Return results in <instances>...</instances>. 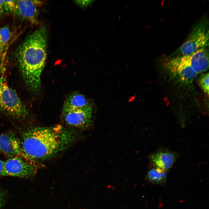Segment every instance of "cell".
<instances>
[{"label": "cell", "mask_w": 209, "mask_h": 209, "mask_svg": "<svg viewBox=\"0 0 209 209\" xmlns=\"http://www.w3.org/2000/svg\"><path fill=\"white\" fill-rule=\"evenodd\" d=\"M47 32L42 26L29 35L17 49L15 57L28 88L37 93L41 87V75L47 56Z\"/></svg>", "instance_id": "obj_1"}, {"label": "cell", "mask_w": 209, "mask_h": 209, "mask_svg": "<svg viewBox=\"0 0 209 209\" xmlns=\"http://www.w3.org/2000/svg\"><path fill=\"white\" fill-rule=\"evenodd\" d=\"M59 135L49 128L32 127L22 133L23 150L30 161H35L48 157L60 146Z\"/></svg>", "instance_id": "obj_2"}, {"label": "cell", "mask_w": 209, "mask_h": 209, "mask_svg": "<svg viewBox=\"0 0 209 209\" xmlns=\"http://www.w3.org/2000/svg\"><path fill=\"white\" fill-rule=\"evenodd\" d=\"M0 111L15 119L24 120L29 115L25 105L8 85L0 73Z\"/></svg>", "instance_id": "obj_3"}, {"label": "cell", "mask_w": 209, "mask_h": 209, "mask_svg": "<svg viewBox=\"0 0 209 209\" xmlns=\"http://www.w3.org/2000/svg\"><path fill=\"white\" fill-rule=\"evenodd\" d=\"M209 24L207 19H202L193 28L185 42L178 49V55H190L206 47L209 41Z\"/></svg>", "instance_id": "obj_4"}, {"label": "cell", "mask_w": 209, "mask_h": 209, "mask_svg": "<svg viewBox=\"0 0 209 209\" xmlns=\"http://www.w3.org/2000/svg\"><path fill=\"white\" fill-rule=\"evenodd\" d=\"M163 65L170 73L186 83H192L197 74L191 66L187 55L168 58Z\"/></svg>", "instance_id": "obj_5"}, {"label": "cell", "mask_w": 209, "mask_h": 209, "mask_svg": "<svg viewBox=\"0 0 209 209\" xmlns=\"http://www.w3.org/2000/svg\"><path fill=\"white\" fill-rule=\"evenodd\" d=\"M36 170L33 163L24 160L22 158L15 156L5 161L3 176L29 178L35 175Z\"/></svg>", "instance_id": "obj_6"}, {"label": "cell", "mask_w": 209, "mask_h": 209, "mask_svg": "<svg viewBox=\"0 0 209 209\" xmlns=\"http://www.w3.org/2000/svg\"><path fill=\"white\" fill-rule=\"evenodd\" d=\"M93 109L91 105L74 109L63 110L62 116L67 125L74 127L84 129L90 125Z\"/></svg>", "instance_id": "obj_7"}, {"label": "cell", "mask_w": 209, "mask_h": 209, "mask_svg": "<svg viewBox=\"0 0 209 209\" xmlns=\"http://www.w3.org/2000/svg\"><path fill=\"white\" fill-rule=\"evenodd\" d=\"M0 146L1 151L7 156L19 157L29 161L23 152L19 140L12 133L7 132L0 135Z\"/></svg>", "instance_id": "obj_8"}, {"label": "cell", "mask_w": 209, "mask_h": 209, "mask_svg": "<svg viewBox=\"0 0 209 209\" xmlns=\"http://www.w3.org/2000/svg\"><path fill=\"white\" fill-rule=\"evenodd\" d=\"M41 2L37 0L16 1L15 14L32 23L37 21L39 8Z\"/></svg>", "instance_id": "obj_9"}, {"label": "cell", "mask_w": 209, "mask_h": 209, "mask_svg": "<svg viewBox=\"0 0 209 209\" xmlns=\"http://www.w3.org/2000/svg\"><path fill=\"white\" fill-rule=\"evenodd\" d=\"M187 55L191 66L197 74L208 69L209 51L206 46Z\"/></svg>", "instance_id": "obj_10"}, {"label": "cell", "mask_w": 209, "mask_h": 209, "mask_svg": "<svg viewBox=\"0 0 209 209\" xmlns=\"http://www.w3.org/2000/svg\"><path fill=\"white\" fill-rule=\"evenodd\" d=\"M150 159L153 167L167 171L173 165L176 157L172 152L162 150L151 155Z\"/></svg>", "instance_id": "obj_11"}, {"label": "cell", "mask_w": 209, "mask_h": 209, "mask_svg": "<svg viewBox=\"0 0 209 209\" xmlns=\"http://www.w3.org/2000/svg\"><path fill=\"white\" fill-rule=\"evenodd\" d=\"M90 104L86 97L79 93L70 95L64 104L63 110L74 109L85 107Z\"/></svg>", "instance_id": "obj_12"}, {"label": "cell", "mask_w": 209, "mask_h": 209, "mask_svg": "<svg viewBox=\"0 0 209 209\" xmlns=\"http://www.w3.org/2000/svg\"><path fill=\"white\" fill-rule=\"evenodd\" d=\"M167 177V171L153 167L147 172L146 178L147 180L152 183L163 185L165 183Z\"/></svg>", "instance_id": "obj_13"}, {"label": "cell", "mask_w": 209, "mask_h": 209, "mask_svg": "<svg viewBox=\"0 0 209 209\" xmlns=\"http://www.w3.org/2000/svg\"><path fill=\"white\" fill-rule=\"evenodd\" d=\"M11 35L10 31L7 26L0 28V58L5 51Z\"/></svg>", "instance_id": "obj_14"}, {"label": "cell", "mask_w": 209, "mask_h": 209, "mask_svg": "<svg viewBox=\"0 0 209 209\" xmlns=\"http://www.w3.org/2000/svg\"><path fill=\"white\" fill-rule=\"evenodd\" d=\"M199 84L202 90L208 95L209 94V73H206L200 77Z\"/></svg>", "instance_id": "obj_15"}, {"label": "cell", "mask_w": 209, "mask_h": 209, "mask_svg": "<svg viewBox=\"0 0 209 209\" xmlns=\"http://www.w3.org/2000/svg\"><path fill=\"white\" fill-rule=\"evenodd\" d=\"M6 13L15 14L16 0H4Z\"/></svg>", "instance_id": "obj_16"}, {"label": "cell", "mask_w": 209, "mask_h": 209, "mask_svg": "<svg viewBox=\"0 0 209 209\" xmlns=\"http://www.w3.org/2000/svg\"><path fill=\"white\" fill-rule=\"evenodd\" d=\"M6 13L4 0H0V16Z\"/></svg>", "instance_id": "obj_17"}, {"label": "cell", "mask_w": 209, "mask_h": 209, "mask_svg": "<svg viewBox=\"0 0 209 209\" xmlns=\"http://www.w3.org/2000/svg\"><path fill=\"white\" fill-rule=\"evenodd\" d=\"M92 1H77L76 3L78 5L82 6H88L91 3Z\"/></svg>", "instance_id": "obj_18"}, {"label": "cell", "mask_w": 209, "mask_h": 209, "mask_svg": "<svg viewBox=\"0 0 209 209\" xmlns=\"http://www.w3.org/2000/svg\"><path fill=\"white\" fill-rule=\"evenodd\" d=\"M5 161L0 159V176H3Z\"/></svg>", "instance_id": "obj_19"}, {"label": "cell", "mask_w": 209, "mask_h": 209, "mask_svg": "<svg viewBox=\"0 0 209 209\" xmlns=\"http://www.w3.org/2000/svg\"><path fill=\"white\" fill-rule=\"evenodd\" d=\"M3 201L2 195L0 193V208L1 206Z\"/></svg>", "instance_id": "obj_20"}, {"label": "cell", "mask_w": 209, "mask_h": 209, "mask_svg": "<svg viewBox=\"0 0 209 209\" xmlns=\"http://www.w3.org/2000/svg\"><path fill=\"white\" fill-rule=\"evenodd\" d=\"M0 152H1V148H0Z\"/></svg>", "instance_id": "obj_21"}]
</instances>
